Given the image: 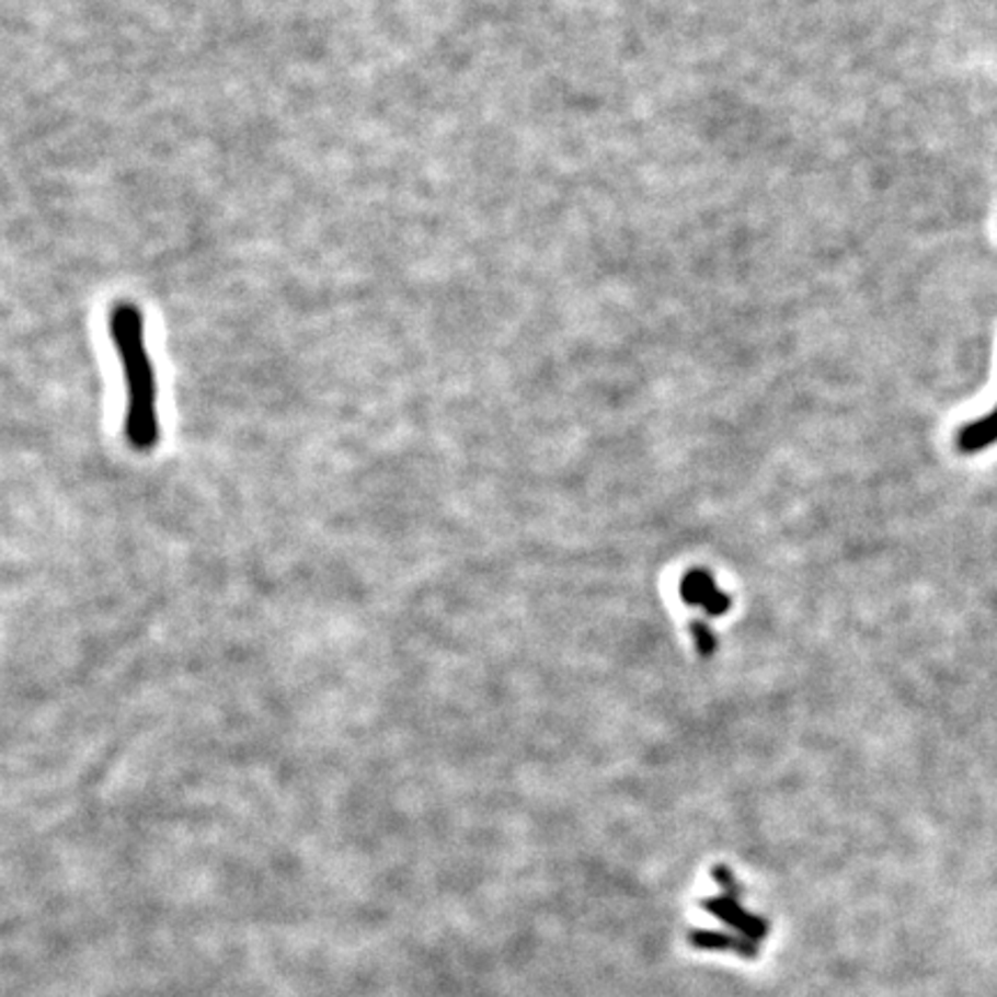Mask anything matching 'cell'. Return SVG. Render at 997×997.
<instances>
[{
  "instance_id": "cell-1",
  "label": "cell",
  "mask_w": 997,
  "mask_h": 997,
  "mask_svg": "<svg viewBox=\"0 0 997 997\" xmlns=\"http://www.w3.org/2000/svg\"><path fill=\"white\" fill-rule=\"evenodd\" d=\"M106 326H110V337L116 346L125 381L123 437L129 450L148 455L158 448L162 432L158 414V377L146 346L144 312L135 302L118 300L110 310Z\"/></svg>"
},
{
  "instance_id": "cell-2",
  "label": "cell",
  "mask_w": 997,
  "mask_h": 997,
  "mask_svg": "<svg viewBox=\"0 0 997 997\" xmlns=\"http://www.w3.org/2000/svg\"><path fill=\"white\" fill-rule=\"evenodd\" d=\"M681 598L690 605H702L709 615H725L730 608V598L721 594L713 584L709 571H690L681 580Z\"/></svg>"
},
{
  "instance_id": "cell-3",
  "label": "cell",
  "mask_w": 997,
  "mask_h": 997,
  "mask_svg": "<svg viewBox=\"0 0 997 997\" xmlns=\"http://www.w3.org/2000/svg\"><path fill=\"white\" fill-rule=\"evenodd\" d=\"M997 442V406L979 421H972L965 425L959 435V450L961 452H979L986 450Z\"/></svg>"
},
{
  "instance_id": "cell-4",
  "label": "cell",
  "mask_w": 997,
  "mask_h": 997,
  "mask_svg": "<svg viewBox=\"0 0 997 997\" xmlns=\"http://www.w3.org/2000/svg\"><path fill=\"white\" fill-rule=\"evenodd\" d=\"M690 633L696 638V646L702 656H711L713 649H717V635L711 633V628L702 621H692L690 623Z\"/></svg>"
}]
</instances>
